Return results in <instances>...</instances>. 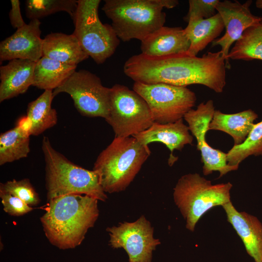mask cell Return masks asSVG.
Returning a JSON list of instances; mask_svg holds the SVG:
<instances>
[{
    "label": "cell",
    "instance_id": "8",
    "mask_svg": "<svg viewBox=\"0 0 262 262\" xmlns=\"http://www.w3.org/2000/svg\"><path fill=\"white\" fill-rule=\"evenodd\" d=\"M105 120L112 127L115 137H120L133 136L154 122L143 98L120 84L111 88L109 113Z\"/></svg>",
    "mask_w": 262,
    "mask_h": 262
},
{
    "label": "cell",
    "instance_id": "25",
    "mask_svg": "<svg viewBox=\"0 0 262 262\" xmlns=\"http://www.w3.org/2000/svg\"><path fill=\"white\" fill-rule=\"evenodd\" d=\"M228 58L262 61V20L246 29L230 50Z\"/></svg>",
    "mask_w": 262,
    "mask_h": 262
},
{
    "label": "cell",
    "instance_id": "6",
    "mask_svg": "<svg viewBox=\"0 0 262 262\" xmlns=\"http://www.w3.org/2000/svg\"><path fill=\"white\" fill-rule=\"evenodd\" d=\"M229 182L212 184L198 173L181 176L173 189V199L186 221V228L195 230L199 219L214 207L230 201Z\"/></svg>",
    "mask_w": 262,
    "mask_h": 262
},
{
    "label": "cell",
    "instance_id": "7",
    "mask_svg": "<svg viewBox=\"0 0 262 262\" xmlns=\"http://www.w3.org/2000/svg\"><path fill=\"white\" fill-rule=\"evenodd\" d=\"M100 0H78L72 18L73 34L82 50L98 65L112 56L120 41L111 25L103 24L98 16Z\"/></svg>",
    "mask_w": 262,
    "mask_h": 262
},
{
    "label": "cell",
    "instance_id": "10",
    "mask_svg": "<svg viewBox=\"0 0 262 262\" xmlns=\"http://www.w3.org/2000/svg\"><path fill=\"white\" fill-rule=\"evenodd\" d=\"M111 88L103 86L100 79L84 69L75 71L59 87L53 91L55 97L66 93L72 98L75 108L83 116L108 117Z\"/></svg>",
    "mask_w": 262,
    "mask_h": 262
},
{
    "label": "cell",
    "instance_id": "4",
    "mask_svg": "<svg viewBox=\"0 0 262 262\" xmlns=\"http://www.w3.org/2000/svg\"><path fill=\"white\" fill-rule=\"evenodd\" d=\"M150 153L148 146L133 136H115L100 153L93 169L99 175L103 191L111 194L126 190Z\"/></svg>",
    "mask_w": 262,
    "mask_h": 262
},
{
    "label": "cell",
    "instance_id": "29",
    "mask_svg": "<svg viewBox=\"0 0 262 262\" xmlns=\"http://www.w3.org/2000/svg\"><path fill=\"white\" fill-rule=\"evenodd\" d=\"M219 0H189L187 15L183 17L188 22L190 20L207 19L214 16Z\"/></svg>",
    "mask_w": 262,
    "mask_h": 262
},
{
    "label": "cell",
    "instance_id": "13",
    "mask_svg": "<svg viewBox=\"0 0 262 262\" xmlns=\"http://www.w3.org/2000/svg\"><path fill=\"white\" fill-rule=\"evenodd\" d=\"M252 0L242 4L237 0H225L217 3L216 10L221 16L226 32L220 38L212 42L213 47L219 46L226 60L227 68H230L228 58L231 46L238 41L244 32L262 20V16L254 15L250 11Z\"/></svg>",
    "mask_w": 262,
    "mask_h": 262
},
{
    "label": "cell",
    "instance_id": "18",
    "mask_svg": "<svg viewBox=\"0 0 262 262\" xmlns=\"http://www.w3.org/2000/svg\"><path fill=\"white\" fill-rule=\"evenodd\" d=\"M36 63L13 59L0 67V102L25 93L33 85Z\"/></svg>",
    "mask_w": 262,
    "mask_h": 262
},
{
    "label": "cell",
    "instance_id": "14",
    "mask_svg": "<svg viewBox=\"0 0 262 262\" xmlns=\"http://www.w3.org/2000/svg\"><path fill=\"white\" fill-rule=\"evenodd\" d=\"M41 22L31 20L0 43V61L21 59L37 62L43 56Z\"/></svg>",
    "mask_w": 262,
    "mask_h": 262
},
{
    "label": "cell",
    "instance_id": "3",
    "mask_svg": "<svg viewBox=\"0 0 262 262\" xmlns=\"http://www.w3.org/2000/svg\"><path fill=\"white\" fill-rule=\"evenodd\" d=\"M178 4L177 0H105L102 10L111 20L119 39L141 41L164 26L163 9H172Z\"/></svg>",
    "mask_w": 262,
    "mask_h": 262
},
{
    "label": "cell",
    "instance_id": "2",
    "mask_svg": "<svg viewBox=\"0 0 262 262\" xmlns=\"http://www.w3.org/2000/svg\"><path fill=\"white\" fill-rule=\"evenodd\" d=\"M98 200L88 195L68 194L48 201L40 221L50 243L63 250L80 245L98 217Z\"/></svg>",
    "mask_w": 262,
    "mask_h": 262
},
{
    "label": "cell",
    "instance_id": "27",
    "mask_svg": "<svg viewBox=\"0 0 262 262\" xmlns=\"http://www.w3.org/2000/svg\"><path fill=\"white\" fill-rule=\"evenodd\" d=\"M78 4L77 0H27L25 9L27 18L38 19L59 12H66L72 18Z\"/></svg>",
    "mask_w": 262,
    "mask_h": 262
},
{
    "label": "cell",
    "instance_id": "15",
    "mask_svg": "<svg viewBox=\"0 0 262 262\" xmlns=\"http://www.w3.org/2000/svg\"><path fill=\"white\" fill-rule=\"evenodd\" d=\"M189 131L182 118L166 124L154 122L149 128L133 137L145 146L153 142L165 145L170 151L168 163L171 166L178 160V157L173 154L174 151H180L185 145L192 144L193 136Z\"/></svg>",
    "mask_w": 262,
    "mask_h": 262
},
{
    "label": "cell",
    "instance_id": "20",
    "mask_svg": "<svg viewBox=\"0 0 262 262\" xmlns=\"http://www.w3.org/2000/svg\"><path fill=\"white\" fill-rule=\"evenodd\" d=\"M258 117V115L251 109L229 114L215 110L208 130L224 132L232 137L234 146L239 145L246 140Z\"/></svg>",
    "mask_w": 262,
    "mask_h": 262
},
{
    "label": "cell",
    "instance_id": "19",
    "mask_svg": "<svg viewBox=\"0 0 262 262\" xmlns=\"http://www.w3.org/2000/svg\"><path fill=\"white\" fill-rule=\"evenodd\" d=\"M43 56L76 66L89 57L73 33L67 34L62 33H51L45 37Z\"/></svg>",
    "mask_w": 262,
    "mask_h": 262
},
{
    "label": "cell",
    "instance_id": "21",
    "mask_svg": "<svg viewBox=\"0 0 262 262\" xmlns=\"http://www.w3.org/2000/svg\"><path fill=\"white\" fill-rule=\"evenodd\" d=\"M184 29L190 42L187 53L196 56L211 42L215 40L225 28L222 18L217 13L213 16L201 20H190Z\"/></svg>",
    "mask_w": 262,
    "mask_h": 262
},
{
    "label": "cell",
    "instance_id": "31",
    "mask_svg": "<svg viewBox=\"0 0 262 262\" xmlns=\"http://www.w3.org/2000/svg\"><path fill=\"white\" fill-rule=\"evenodd\" d=\"M12 8L9 12V16L10 23L12 27L16 29L25 26L24 22L21 16L20 9V2L18 0H11Z\"/></svg>",
    "mask_w": 262,
    "mask_h": 262
},
{
    "label": "cell",
    "instance_id": "9",
    "mask_svg": "<svg viewBox=\"0 0 262 262\" xmlns=\"http://www.w3.org/2000/svg\"><path fill=\"white\" fill-rule=\"evenodd\" d=\"M133 90L147 104L154 122L166 124L184 117L195 106V93L186 87L134 82Z\"/></svg>",
    "mask_w": 262,
    "mask_h": 262
},
{
    "label": "cell",
    "instance_id": "17",
    "mask_svg": "<svg viewBox=\"0 0 262 262\" xmlns=\"http://www.w3.org/2000/svg\"><path fill=\"white\" fill-rule=\"evenodd\" d=\"M141 43V53L154 57L187 52L190 42L181 27L163 26Z\"/></svg>",
    "mask_w": 262,
    "mask_h": 262
},
{
    "label": "cell",
    "instance_id": "24",
    "mask_svg": "<svg viewBox=\"0 0 262 262\" xmlns=\"http://www.w3.org/2000/svg\"><path fill=\"white\" fill-rule=\"evenodd\" d=\"M29 133L18 126L0 134V165L27 157L30 151Z\"/></svg>",
    "mask_w": 262,
    "mask_h": 262
},
{
    "label": "cell",
    "instance_id": "1",
    "mask_svg": "<svg viewBox=\"0 0 262 262\" xmlns=\"http://www.w3.org/2000/svg\"><path fill=\"white\" fill-rule=\"evenodd\" d=\"M226 68L220 50L208 52L201 57L187 52L160 57L141 53L126 60L123 72L134 82L182 87L201 84L220 93L226 84Z\"/></svg>",
    "mask_w": 262,
    "mask_h": 262
},
{
    "label": "cell",
    "instance_id": "26",
    "mask_svg": "<svg viewBox=\"0 0 262 262\" xmlns=\"http://www.w3.org/2000/svg\"><path fill=\"white\" fill-rule=\"evenodd\" d=\"M262 155V120L255 124L246 140L239 145H234L227 153L229 165L239 166L248 157Z\"/></svg>",
    "mask_w": 262,
    "mask_h": 262
},
{
    "label": "cell",
    "instance_id": "5",
    "mask_svg": "<svg viewBox=\"0 0 262 262\" xmlns=\"http://www.w3.org/2000/svg\"><path fill=\"white\" fill-rule=\"evenodd\" d=\"M42 150L45 162V180L48 201L68 194L85 195L98 200L108 198L98 173L82 167L68 160L44 136Z\"/></svg>",
    "mask_w": 262,
    "mask_h": 262
},
{
    "label": "cell",
    "instance_id": "28",
    "mask_svg": "<svg viewBox=\"0 0 262 262\" xmlns=\"http://www.w3.org/2000/svg\"><path fill=\"white\" fill-rule=\"evenodd\" d=\"M0 191L18 197L31 207L38 205L40 201L38 194L28 179H13L1 183Z\"/></svg>",
    "mask_w": 262,
    "mask_h": 262
},
{
    "label": "cell",
    "instance_id": "32",
    "mask_svg": "<svg viewBox=\"0 0 262 262\" xmlns=\"http://www.w3.org/2000/svg\"><path fill=\"white\" fill-rule=\"evenodd\" d=\"M255 4L257 8L262 9V0H256Z\"/></svg>",
    "mask_w": 262,
    "mask_h": 262
},
{
    "label": "cell",
    "instance_id": "16",
    "mask_svg": "<svg viewBox=\"0 0 262 262\" xmlns=\"http://www.w3.org/2000/svg\"><path fill=\"white\" fill-rule=\"evenodd\" d=\"M227 217L241 239L247 253L255 262H262V224L255 216L239 212L231 202L222 206Z\"/></svg>",
    "mask_w": 262,
    "mask_h": 262
},
{
    "label": "cell",
    "instance_id": "22",
    "mask_svg": "<svg viewBox=\"0 0 262 262\" xmlns=\"http://www.w3.org/2000/svg\"><path fill=\"white\" fill-rule=\"evenodd\" d=\"M76 65L42 56L36 62L32 85L40 89L53 91L76 71Z\"/></svg>",
    "mask_w": 262,
    "mask_h": 262
},
{
    "label": "cell",
    "instance_id": "11",
    "mask_svg": "<svg viewBox=\"0 0 262 262\" xmlns=\"http://www.w3.org/2000/svg\"><path fill=\"white\" fill-rule=\"evenodd\" d=\"M106 231L109 245L113 248L124 249L129 262H151L152 252L161 244L154 237V228L143 215L134 222L108 227Z\"/></svg>",
    "mask_w": 262,
    "mask_h": 262
},
{
    "label": "cell",
    "instance_id": "30",
    "mask_svg": "<svg viewBox=\"0 0 262 262\" xmlns=\"http://www.w3.org/2000/svg\"><path fill=\"white\" fill-rule=\"evenodd\" d=\"M0 197L4 211L14 216L25 214L33 210L20 198L0 191Z\"/></svg>",
    "mask_w": 262,
    "mask_h": 262
},
{
    "label": "cell",
    "instance_id": "23",
    "mask_svg": "<svg viewBox=\"0 0 262 262\" xmlns=\"http://www.w3.org/2000/svg\"><path fill=\"white\" fill-rule=\"evenodd\" d=\"M54 98L52 90H45L28 104L27 117L31 123V135L37 136L56 124L57 113L51 107Z\"/></svg>",
    "mask_w": 262,
    "mask_h": 262
},
{
    "label": "cell",
    "instance_id": "12",
    "mask_svg": "<svg viewBox=\"0 0 262 262\" xmlns=\"http://www.w3.org/2000/svg\"><path fill=\"white\" fill-rule=\"evenodd\" d=\"M215 111L214 103L210 99L200 103L196 109H191L183 118L192 136L196 140L197 149L200 151L201 161L203 163V173L207 176L213 171L219 172V178L227 173L236 170L239 166L228 164L227 153L210 146L206 139V134Z\"/></svg>",
    "mask_w": 262,
    "mask_h": 262
}]
</instances>
